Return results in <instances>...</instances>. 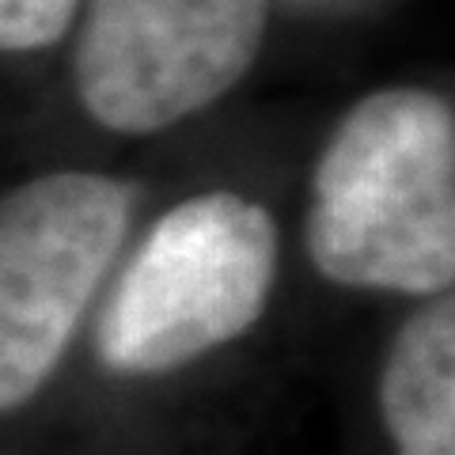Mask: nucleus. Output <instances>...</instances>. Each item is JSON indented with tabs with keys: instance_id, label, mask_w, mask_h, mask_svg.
I'll return each mask as SVG.
<instances>
[{
	"instance_id": "1",
	"label": "nucleus",
	"mask_w": 455,
	"mask_h": 455,
	"mask_svg": "<svg viewBox=\"0 0 455 455\" xmlns=\"http://www.w3.org/2000/svg\"><path fill=\"white\" fill-rule=\"evenodd\" d=\"M307 259L341 289L444 296L455 281V110L429 88L357 99L311 171Z\"/></svg>"
},
{
	"instance_id": "2",
	"label": "nucleus",
	"mask_w": 455,
	"mask_h": 455,
	"mask_svg": "<svg viewBox=\"0 0 455 455\" xmlns=\"http://www.w3.org/2000/svg\"><path fill=\"white\" fill-rule=\"evenodd\" d=\"M281 228L235 190L182 197L156 220L107 292L95 357L114 376H167L239 341L266 315Z\"/></svg>"
},
{
	"instance_id": "3",
	"label": "nucleus",
	"mask_w": 455,
	"mask_h": 455,
	"mask_svg": "<svg viewBox=\"0 0 455 455\" xmlns=\"http://www.w3.org/2000/svg\"><path fill=\"white\" fill-rule=\"evenodd\" d=\"M140 190L103 171H50L0 197V414L61 368L130 235Z\"/></svg>"
},
{
	"instance_id": "4",
	"label": "nucleus",
	"mask_w": 455,
	"mask_h": 455,
	"mask_svg": "<svg viewBox=\"0 0 455 455\" xmlns=\"http://www.w3.org/2000/svg\"><path fill=\"white\" fill-rule=\"evenodd\" d=\"M73 84L110 133L148 137L209 110L259 61L269 0H80Z\"/></svg>"
},
{
	"instance_id": "5",
	"label": "nucleus",
	"mask_w": 455,
	"mask_h": 455,
	"mask_svg": "<svg viewBox=\"0 0 455 455\" xmlns=\"http://www.w3.org/2000/svg\"><path fill=\"white\" fill-rule=\"evenodd\" d=\"M395 455H455V300L433 296L395 334L379 372Z\"/></svg>"
},
{
	"instance_id": "6",
	"label": "nucleus",
	"mask_w": 455,
	"mask_h": 455,
	"mask_svg": "<svg viewBox=\"0 0 455 455\" xmlns=\"http://www.w3.org/2000/svg\"><path fill=\"white\" fill-rule=\"evenodd\" d=\"M80 0H0V50L31 53L57 46L76 20Z\"/></svg>"
}]
</instances>
